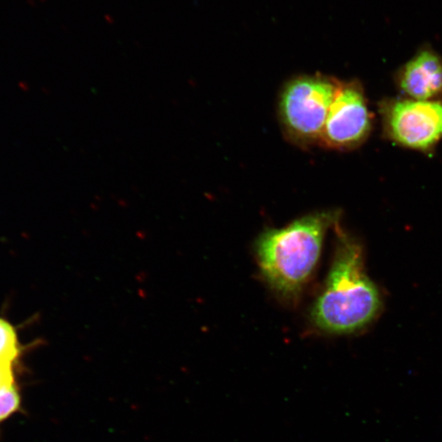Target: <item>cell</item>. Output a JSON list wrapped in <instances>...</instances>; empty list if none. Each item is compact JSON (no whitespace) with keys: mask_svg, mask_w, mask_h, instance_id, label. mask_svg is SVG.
<instances>
[{"mask_svg":"<svg viewBox=\"0 0 442 442\" xmlns=\"http://www.w3.org/2000/svg\"><path fill=\"white\" fill-rule=\"evenodd\" d=\"M14 384L12 364H0V390L11 386Z\"/></svg>","mask_w":442,"mask_h":442,"instance_id":"9c48e42d","label":"cell"},{"mask_svg":"<svg viewBox=\"0 0 442 442\" xmlns=\"http://www.w3.org/2000/svg\"><path fill=\"white\" fill-rule=\"evenodd\" d=\"M396 79L410 98L435 100L442 96V57L434 49L422 48L401 69Z\"/></svg>","mask_w":442,"mask_h":442,"instance_id":"8992f818","label":"cell"},{"mask_svg":"<svg viewBox=\"0 0 442 442\" xmlns=\"http://www.w3.org/2000/svg\"><path fill=\"white\" fill-rule=\"evenodd\" d=\"M342 82L325 74H306L287 82L280 94L279 115L282 130L301 147L320 143L332 102Z\"/></svg>","mask_w":442,"mask_h":442,"instance_id":"3957f363","label":"cell"},{"mask_svg":"<svg viewBox=\"0 0 442 442\" xmlns=\"http://www.w3.org/2000/svg\"><path fill=\"white\" fill-rule=\"evenodd\" d=\"M372 117L364 89L356 81L341 83L323 130L320 145L346 150L358 147L370 136Z\"/></svg>","mask_w":442,"mask_h":442,"instance_id":"5b68a950","label":"cell"},{"mask_svg":"<svg viewBox=\"0 0 442 442\" xmlns=\"http://www.w3.org/2000/svg\"><path fill=\"white\" fill-rule=\"evenodd\" d=\"M337 232L334 261L311 320L322 331L345 334L368 325L381 305L379 292L365 274L361 247L340 228Z\"/></svg>","mask_w":442,"mask_h":442,"instance_id":"6da1fadb","label":"cell"},{"mask_svg":"<svg viewBox=\"0 0 442 442\" xmlns=\"http://www.w3.org/2000/svg\"><path fill=\"white\" fill-rule=\"evenodd\" d=\"M21 352L16 330L8 321L0 318V364L13 365Z\"/></svg>","mask_w":442,"mask_h":442,"instance_id":"52a82bcc","label":"cell"},{"mask_svg":"<svg viewBox=\"0 0 442 442\" xmlns=\"http://www.w3.org/2000/svg\"><path fill=\"white\" fill-rule=\"evenodd\" d=\"M384 134L397 145L429 151L442 140V101L396 98L382 102Z\"/></svg>","mask_w":442,"mask_h":442,"instance_id":"277c9868","label":"cell"},{"mask_svg":"<svg viewBox=\"0 0 442 442\" xmlns=\"http://www.w3.org/2000/svg\"><path fill=\"white\" fill-rule=\"evenodd\" d=\"M337 218L334 212L314 213L285 228L267 230L258 238L260 269L278 294L287 299L299 296L320 260L326 233Z\"/></svg>","mask_w":442,"mask_h":442,"instance_id":"7a4b0ae2","label":"cell"},{"mask_svg":"<svg viewBox=\"0 0 442 442\" xmlns=\"http://www.w3.org/2000/svg\"><path fill=\"white\" fill-rule=\"evenodd\" d=\"M20 405H21V396L15 384L0 390V422L7 420L16 413Z\"/></svg>","mask_w":442,"mask_h":442,"instance_id":"ba28073f","label":"cell"}]
</instances>
